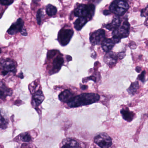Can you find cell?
<instances>
[{"label": "cell", "instance_id": "cell-16", "mask_svg": "<svg viewBox=\"0 0 148 148\" xmlns=\"http://www.w3.org/2000/svg\"><path fill=\"white\" fill-rule=\"evenodd\" d=\"M73 97V94L72 92L69 90H66L60 94L59 99L61 102L67 103Z\"/></svg>", "mask_w": 148, "mask_h": 148}, {"label": "cell", "instance_id": "cell-12", "mask_svg": "<svg viewBox=\"0 0 148 148\" xmlns=\"http://www.w3.org/2000/svg\"><path fill=\"white\" fill-rule=\"evenodd\" d=\"M117 56L112 52H107L104 58V61L109 66H113L117 61Z\"/></svg>", "mask_w": 148, "mask_h": 148}, {"label": "cell", "instance_id": "cell-6", "mask_svg": "<svg viewBox=\"0 0 148 148\" xmlns=\"http://www.w3.org/2000/svg\"><path fill=\"white\" fill-rule=\"evenodd\" d=\"M73 31L69 28H63L58 34V40L62 46H66L69 43L73 35Z\"/></svg>", "mask_w": 148, "mask_h": 148}, {"label": "cell", "instance_id": "cell-1", "mask_svg": "<svg viewBox=\"0 0 148 148\" xmlns=\"http://www.w3.org/2000/svg\"><path fill=\"white\" fill-rule=\"evenodd\" d=\"M99 98L100 97L97 93H82L73 97L71 100L67 103V104L71 108L80 107L98 102Z\"/></svg>", "mask_w": 148, "mask_h": 148}, {"label": "cell", "instance_id": "cell-29", "mask_svg": "<svg viewBox=\"0 0 148 148\" xmlns=\"http://www.w3.org/2000/svg\"><path fill=\"white\" fill-rule=\"evenodd\" d=\"M21 33L23 36H27V32L26 30L25 29H22L21 31Z\"/></svg>", "mask_w": 148, "mask_h": 148}, {"label": "cell", "instance_id": "cell-26", "mask_svg": "<svg viewBox=\"0 0 148 148\" xmlns=\"http://www.w3.org/2000/svg\"><path fill=\"white\" fill-rule=\"evenodd\" d=\"M57 52V51H56V50L49 51L47 53V58L49 59L52 58L55 56Z\"/></svg>", "mask_w": 148, "mask_h": 148}, {"label": "cell", "instance_id": "cell-23", "mask_svg": "<svg viewBox=\"0 0 148 148\" xmlns=\"http://www.w3.org/2000/svg\"><path fill=\"white\" fill-rule=\"evenodd\" d=\"M43 17V10L41 9H39L38 10L37 14V23L38 25H40L41 23L42 18Z\"/></svg>", "mask_w": 148, "mask_h": 148}, {"label": "cell", "instance_id": "cell-4", "mask_svg": "<svg viewBox=\"0 0 148 148\" xmlns=\"http://www.w3.org/2000/svg\"><path fill=\"white\" fill-rule=\"evenodd\" d=\"M0 64L1 74L4 76L9 73L16 72L17 63L12 60L10 59L2 60L0 62Z\"/></svg>", "mask_w": 148, "mask_h": 148}, {"label": "cell", "instance_id": "cell-28", "mask_svg": "<svg viewBox=\"0 0 148 148\" xmlns=\"http://www.w3.org/2000/svg\"><path fill=\"white\" fill-rule=\"evenodd\" d=\"M141 15L142 17H147L148 16V7H146L145 9H143L141 11Z\"/></svg>", "mask_w": 148, "mask_h": 148}, {"label": "cell", "instance_id": "cell-36", "mask_svg": "<svg viewBox=\"0 0 148 148\" xmlns=\"http://www.w3.org/2000/svg\"><path fill=\"white\" fill-rule=\"evenodd\" d=\"M86 1H88V0H86Z\"/></svg>", "mask_w": 148, "mask_h": 148}, {"label": "cell", "instance_id": "cell-35", "mask_svg": "<svg viewBox=\"0 0 148 148\" xmlns=\"http://www.w3.org/2000/svg\"><path fill=\"white\" fill-rule=\"evenodd\" d=\"M1 48H0V53H1Z\"/></svg>", "mask_w": 148, "mask_h": 148}, {"label": "cell", "instance_id": "cell-7", "mask_svg": "<svg viewBox=\"0 0 148 148\" xmlns=\"http://www.w3.org/2000/svg\"><path fill=\"white\" fill-rule=\"evenodd\" d=\"M94 142L101 148H109L112 144L110 137L105 133H102L94 138Z\"/></svg>", "mask_w": 148, "mask_h": 148}, {"label": "cell", "instance_id": "cell-13", "mask_svg": "<svg viewBox=\"0 0 148 148\" xmlns=\"http://www.w3.org/2000/svg\"><path fill=\"white\" fill-rule=\"evenodd\" d=\"M13 92L12 89L8 88L4 83L0 82V99H5L8 96H11Z\"/></svg>", "mask_w": 148, "mask_h": 148}, {"label": "cell", "instance_id": "cell-18", "mask_svg": "<svg viewBox=\"0 0 148 148\" xmlns=\"http://www.w3.org/2000/svg\"><path fill=\"white\" fill-rule=\"evenodd\" d=\"M121 21L119 17H116L113 19L112 22L105 25V27L110 31H114L117 28L121 25Z\"/></svg>", "mask_w": 148, "mask_h": 148}, {"label": "cell", "instance_id": "cell-11", "mask_svg": "<svg viewBox=\"0 0 148 148\" xmlns=\"http://www.w3.org/2000/svg\"><path fill=\"white\" fill-rule=\"evenodd\" d=\"M45 99L43 92L41 90H38L34 94L32 99V105L35 108L38 107Z\"/></svg>", "mask_w": 148, "mask_h": 148}, {"label": "cell", "instance_id": "cell-34", "mask_svg": "<svg viewBox=\"0 0 148 148\" xmlns=\"http://www.w3.org/2000/svg\"><path fill=\"white\" fill-rule=\"evenodd\" d=\"M87 86H86L85 85H83L82 86V87H81V88H82L83 90H85V89H86V88H87Z\"/></svg>", "mask_w": 148, "mask_h": 148}, {"label": "cell", "instance_id": "cell-21", "mask_svg": "<svg viewBox=\"0 0 148 148\" xmlns=\"http://www.w3.org/2000/svg\"><path fill=\"white\" fill-rule=\"evenodd\" d=\"M46 13L48 16H53L55 15L57 13V9L52 5H47L46 7Z\"/></svg>", "mask_w": 148, "mask_h": 148}, {"label": "cell", "instance_id": "cell-9", "mask_svg": "<svg viewBox=\"0 0 148 148\" xmlns=\"http://www.w3.org/2000/svg\"><path fill=\"white\" fill-rule=\"evenodd\" d=\"M24 22L21 18L17 20L15 23L13 24L9 29L8 30V33L10 35H13L21 32L24 26Z\"/></svg>", "mask_w": 148, "mask_h": 148}, {"label": "cell", "instance_id": "cell-33", "mask_svg": "<svg viewBox=\"0 0 148 148\" xmlns=\"http://www.w3.org/2000/svg\"><path fill=\"white\" fill-rule=\"evenodd\" d=\"M40 1V0H33V1L35 4H37V3H38Z\"/></svg>", "mask_w": 148, "mask_h": 148}, {"label": "cell", "instance_id": "cell-31", "mask_svg": "<svg viewBox=\"0 0 148 148\" xmlns=\"http://www.w3.org/2000/svg\"><path fill=\"white\" fill-rule=\"evenodd\" d=\"M110 11L105 10V11H104L103 14L105 15H108V14H110Z\"/></svg>", "mask_w": 148, "mask_h": 148}, {"label": "cell", "instance_id": "cell-5", "mask_svg": "<svg viewBox=\"0 0 148 148\" xmlns=\"http://www.w3.org/2000/svg\"><path fill=\"white\" fill-rule=\"evenodd\" d=\"M130 25L128 21H125L117 28L113 31L112 38L120 40L123 38L128 37L130 32Z\"/></svg>", "mask_w": 148, "mask_h": 148}, {"label": "cell", "instance_id": "cell-22", "mask_svg": "<svg viewBox=\"0 0 148 148\" xmlns=\"http://www.w3.org/2000/svg\"><path fill=\"white\" fill-rule=\"evenodd\" d=\"M138 88H139V84L138 82H134V83H132L129 89L127 90V91L130 94L133 95L135 94V92H136Z\"/></svg>", "mask_w": 148, "mask_h": 148}, {"label": "cell", "instance_id": "cell-32", "mask_svg": "<svg viewBox=\"0 0 148 148\" xmlns=\"http://www.w3.org/2000/svg\"><path fill=\"white\" fill-rule=\"evenodd\" d=\"M141 69L140 67H137L136 68V71L137 72H140V71H141Z\"/></svg>", "mask_w": 148, "mask_h": 148}, {"label": "cell", "instance_id": "cell-24", "mask_svg": "<svg viewBox=\"0 0 148 148\" xmlns=\"http://www.w3.org/2000/svg\"><path fill=\"white\" fill-rule=\"evenodd\" d=\"M21 138L23 142H29L32 140V138L30 135L27 133L22 134L21 135Z\"/></svg>", "mask_w": 148, "mask_h": 148}, {"label": "cell", "instance_id": "cell-2", "mask_svg": "<svg viewBox=\"0 0 148 148\" xmlns=\"http://www.w3.org/2000/svg\"><path fill=\"white\" fill-rule=\"evenodd\" d=\"M95 7L93 5H79L74 11L75 16L90 20L95 12Z\"/></svg>", "mask_w": 148, "mask_h": 148}, {"label": "cell", "instance_id": "cell-17", "mask_svg": "<svg viewBox=\"0 0 148 148\" xmlns=\"http://www.w3.org/2000/svg\"><path fill=\"white\" fill-rule=\"evenodd\" d=\"M120 112L123 118L128 122H131L134 118V113L130 111L128 108L122 109Z\"/></svg>", "mask_w": 148, "mask_h": 148}, {"label": "cell", "instance_id": "cell-10", "mask_svg": "<svg viewBox=\"0 0 148 148\" xmlns=\"http://www.w3.org/2000/svg\"><path fill=\"white\" fill-rule=\"evenodd\" d=\"M120 40L112 38L111 39H105L102 42V47L106 52H108L112 50L116 43H119Z\"/></svg>", "mask_w": 148, "mask_h": 148}, {"label": "cell", "instance_id": "cell-3", "mask_svg": "<svg viewBox=\"0 0 148 148\" xmlns=\"http://www.w3.org/2000/svg\"><path fill=\"white\" fill-rule=\"evenodd\" d=\"M129 8L128 3L124 0H115L110 6V11L119 16L123 15Z\"/></svg>", "mask_w": 148, "mask_h": 148}, {"label": "cell", "instance_id": "cell-15", "mask_svg": "<svg viewBox=\"0 0 148 148\" xmlns=\"http://www.w3.org/2000/svg\"><path fill=\"white\" fill-rule=\"evenodd\" d=\"M62 148H79L81 147L79 144L76 140L70 138L64 139L61 143Z\"/></svg>", "mask_w": 148, "mask_h": 148}, {"label": "cell", "instance_id": "cell-25", "mask_svg": "<svg viewBox=\"0 0 148 148\" xmlns=\"http://www.w3.org/2000/svg\"><path fill=\"white\" fill-rule=\"evenodd\" d=\"M13 2L14 0H0V4L3 5H9Z\"/></svg>", "mask_w": 148, "mask_h": 148}, {"label": "cell", "instance_id": "cell-27", "mask_svg": "<svg viewBox=\"0 0 148 148\" xmlns=\"http://www.w3.org/2000/svg\"><path fill=\"white\" fill-rule=\"evenodd\" d=\"M145 71H143L141 74L138 76V79L141 80L143 82H144L145 81Z\"/></svg>", "mask_w": 148, "mask_h": 148}, {"label": "cell", "instance_id": "cell-8", "mask_svg": "<svg viewBox=\"0 0 148 148\" xmlns=\"http://www.w3.org/2000/svg\"><path fill=\"white\" fill-rule=\"evenodd\" d=\"M105 39V32L103 29H99L92 33L90 36V41L93 45H99Z\"/></svg>", "mask_w": 148, "mask_h": 148}, {"label": "cell", "instance_id": "cell-30", "mask_svg": "<svg viewBox=\"0 0 148 148\" xmlns=\"http://www.w3.org/2000/svg\"><path fill=\"white\" fill-rule=\"evenodd\" d=\"M125 56V53L124 52H121L119 53L118 57L120 59H123Z\"/></svg>", "mask_w": 148, "mask_h": 148}, {"label": "cell", "instance_id": "cell-20", "mask_svg": "<svg viewBox=\"0 0 148 148\" xmlns=\"http://www.w3.org/2000/svg\"><path fill=\"white\" fill-rule=\"evenodd\" d=\"M8 124V119L1 112H0V128L2 130L6 129Z\"/></svg>", "mask_w": 148, "mask_h": 148}, {"label": "cell", "instance_id": "cell-14", "mask_svg": "<svg viewBox=\"0 0 148 148\" xmlns=\"http://www.w3.org/2000/svg\"><path fill=\"white\" fill-rule=\"evenodd\" d=\"M64 63V60L61 56H58L55 58L53 62L52 73H56L60 70Z\"/></svg>", "mask_w": 148, "mask_h": 148}, {"label": "cell", "instance_id": "cell-19", "mask_svg": "<svg viewBox=\"0 0 148 148\" xmlns=\"http://www.w3.org/2000/svg\"><path fill=\"white\" fill-rule=\"evenodd\" d=\"M87 21L88 20L86 18L79 17L74 22V27L77 31H79L87 23Z\"/></svg>", "mask_w": 148, "mask_h": 148}]
</instances>
